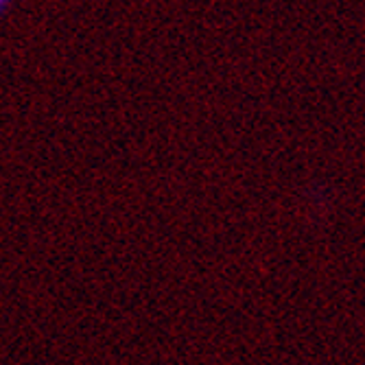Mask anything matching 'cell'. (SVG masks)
I'll return each instance as SVG.
<instances>
[{
  "label": "cell",
  "instance_id": "cell-1",
  "mask_svg": "<svg viewBox=\"0 0 365 365\" xmlns=\"http://www.w3.org/2000/svg\"><path fill=\"white\" fill-rule=\"evenodd\" d=\"M9 7H11V0H0V16H3Z\"/></svg>",
  "mask_w": 365,
  "mask_h": 365
}]
</instances>
